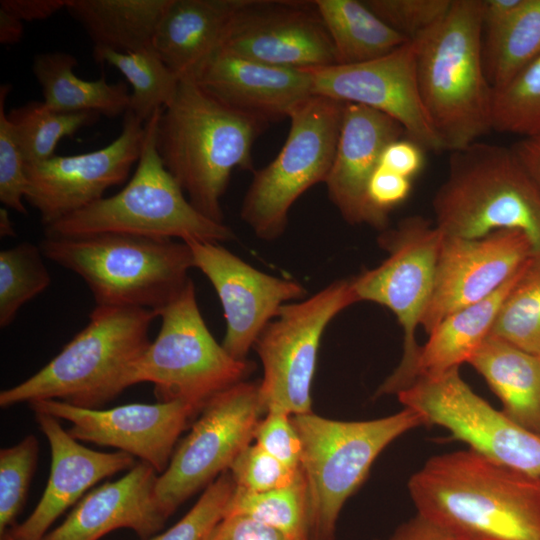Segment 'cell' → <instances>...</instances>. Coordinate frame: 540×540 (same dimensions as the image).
<instances>
[{
  "instance_id": "1",
  "label": "cell",
  "mask_w": 540,
  "mask_h": 540,
  "mask_svg": "<svg viewBox=\"0 0 540 540\" xmlns=\"http://www.w3.org/2000/svg\"><path fill=\"white\" fill-rule=\"evenodd\" d=\"M408 491L417 514L454 540H540V476L471 449L431 457Z\"/></svg>"
},
{
  "instance_id": "2",
  "label": "cell",
  "mask_w": 540,
  "mask_h": 540,
  "mask_svg": "<svg viewBox=\"0 0 540 540\" xmlns=\"http://www.w3.org/2000/svg\"><path fill=\"white\" fill-rule=\"evenodd\" d=\"M267 122L235 110L181 78L155 132L157 152L190 203L223 223L221 198L235 168L253 170V144Z\"/></svg>"
},
{
  "instance_id": "3",
  "label": "cell",
  "mask_w": 540,
  "mask_h": 540,
  "mask_svg": "<svg viewBox=\"0 0 540 540\" xmlns=\"http://www.w3.org/2000/svg\"><path fill=\"white\" fill-rule=\"evenodd\" d=\"M485 0H452L445 16L416 39L420 97L444 151H457L492 129L494 89L483 59Z\"/></svg>"
},
{
  "instance_id": "4",
  "label": "cell",
  "mask_w": 540,
  "mask_h": 540,
  "mask_svg": "<svg viewBox=\"0 0 540 540\" xmlns=\"http://www.w3.org/2000/svg\"><path fill=\"white\" fill-rule=\"evenodd\" d=\"M43 255L77 274L96 306L137 307L158 313L190 282V247L183 241L124 233L48 237Z\"/></svg>"
},
{
  "instance_id": "5",
  "label": "cell",
  "mask_w": 540,
  "mask_h": 540,
  "mask_svg": "<svg viewBox=\"0 0 540 540\" xmlns=\"http://www.w3.org/2000/svg\"><path fill=\"white\" fill-rule=\"evenodd\" d=\"M157 313L137 307L96 306L89 322L48 364L0 393V406L60 400L99 408L125 387L132 364L150 344Z\"/></svg>"
},
{
  "instance_id": "6",
  "label": "cell",
  "mask_w": 540,
  "mask_h": 540,
  "mask_svg": "<svg viewBox=\"0 0 540 540\" xmlns=\"http://www.w3.org/2000/svg\"><path fill=\"white\" fill-rule=\"evenodd\" d=\"M432 206L444 236L476 239L516 229L540 257V194L512 148L479 140L451 152Z\"/></svg>"
},
{
  "instance_id": "7",
  "label": "cell",
  "mask_w": 540,
  "mask_h": 540,
  "mask_svg": "<svg viewBox=\"0 0 540 540\" xmlns=\"http://www.w3.org/2000/svg\"><path fill=\"white\" fill-rule=\"evenodd\" d=\"M163 109H157L145 122L140 158L125 187L44 227L45 236L124 233L215 243L235 238L230 227L201 214L165 168L155 144Z\"/></svg>"
},
{
  "instance_id": "8",
  "label": "cell",
  "mask_w": 540,
  "mask_h": 540,
  "mask_svg": "<svg viewBox=\"0 0 540 540\" xmlns=\"http://www.w3.org/2000/svg\"><path fill=\"white\" fill-rule=\"evenodd\" d=\"M292 422L301 441L311 540L335 539L344 504L366 480L376 458L398 437L425 424L406 407L372 420L341 421L310 412L292 415Z\"/></svg>"
},
{
  "instance_id": "9",
  "label": "cell",
  "mask_w": 540,
  "mask_h": 540,
  "mask_svg": "<svg viewBox=\"0 0 540 540\" xmlns=\"http://www.w3.org/2000/svg\"><path fill=\"white\" fill-rule=\"evenodd\" d=\"M161 327L132 364L125 387L152 383L158 402L181 400L201 410L218 393L245 381L252 363L232 357L209 331L193 281L163 308Z\"/></svg>"
},
{
  "instance_id": "10",
  "label": "cell",
  "mask_w": 540,
  "mask_h": 540,
  "mask_svg": "<svg viewBox=\"0 0 540 540\" xmlns=\"http://www.w3.org/2000/svg\"><path fill=\"white\" fill-rule=\"evenodd\" d=\"M344 103L312 95L289 115L287 138L273 161L254 171L241 218L256 236L274 240L286 229L294 202L325 182L335 154Z\"/></svg>"
},
{
  "instance_id": "11",
  "label": "cell",
  "mask_w": 540,
  "mask_h": 540,
  "mask_svg": "<svg viewBox=\"0 0 540 540\" xmlns=\"http://www.w3.org/2000/svg\"><path fill=\"white\" fill-rule=\"evenodd\" d=\"M442 239V232L425 218H406L379 238L388 257L379 266L351 278L358 301L389 308L404 332L402 359L377 389L376 397L397 395L415 380L421 347L416 342V328L432 293Z\"/></svg>"
},
{
  "instance_id": "12",
  "label": "cell",
  "mask_w": 540,
  "mask_h": 540,
  "mask_svg": "<svg viewBox=\"0 0 540 540\" xmlns=\"http://www.w3.org/2000/svg\"><path fill=\"white\" fill-rule=\"evenodd\" d=\"M355 302L352 280H337L307 300L283 305L265 326L253 346L263 366L259 388L265 413L312 412L311 386L321 337L330 321Z\"/></svg>"
},
{
  "instance_id": "13",
  "label": "cell",
  "mask_w": 540,
  "mask_h": 540,
  "mask_svg": "<svg viewBox=\"0 0 540 540\" xmlns=\"http://www.w3.org/2000/svg\"><path fill=\"white\" fill-rule=\"evenodd\" d=\"M158 475L156 496L169 518L187 499L229 470L254 439L265 411L259 383L242 381L212 397Z\"/></svg>"
},
{
  "instance_id": "14",
  "label": "cell",
  "mask_w": 540,
  "mask_h": 540,
  "mask_svg": "<svg viewBox=\"0 0 540 540\" xmlns=\"http://www.w3.org/2000/svg\"><path fill=\"white\" fill-rule=\"evenodd\" d=\"M397 397L425 424L444 427L476 453L540 476V436L517 425L477 395L461 378L459 368L418 377Z\"/></svg>"
},
{
  "instance_id": "15",
  "label": "cell",
  "mask_w": 540,
  "mask_h": 540,
  "mask_svg": "<svg viewBox=\"0 0 540 540\" xmlns=\"http://www.w3.org/2000/svg\"><path fill=\"white\" fill-rule=\"evenodd\" d=\"M144 135L145 122L127 111L121 133L108 145L26 164L25 200L39 212L44 227L93 204L108 188L125 182L140 158Z\"/></svg>"
},
{
  "instance_id": "16",
  "label": "cell",
  "mask_w": 540,
  "mask_h": 540,
  "mask_svg": "<svg viewBox=\"0 0 540 540\" xmlns=\"http://www.w3.org/2000/svg\"><path fill=\"white\" fill-rule=\"evenodd\" d=\"M305 70L313 95L380 111L400 123L407 137L424 150L444 151L420 97L413 41L368 62Z\"/></svg>"
},
{
  "instance_id": "17",
  "label": "cell",
  "mask_w": 540,
  "mask_h": 540,
  "mask_svg": "<svg viewBox=\"0 0 540 540\" xmlns=\"http://www.w3.org/2000/svg\"><path fill=\"white\" fill-rule=\"evenodd\" d=\"M29 405L34 412L70 422L67 431L76 440L126 452L148 463L159 474L167 468L190 419L201 411L181 400L132 403L109 409L77 407L53 399Z\"/></svg>"
},
{
  "instance_id": "18",
  "label": "cell",
  "mask_w": 540,
  "mask_h": 540,
  "mask_svg": "<svg viewBox=\"0 0 540 540\" xmlns=\"http://www.w3.org/2000/svg\"><path fill=\"white\" fill-rule=\"evenodd\" d=\"M535 256L530 239L516 229L476 239L443 235L432 293L420 325L429 335L451 313L493 294Z\"/></svg>"
},
{
  "instance_id": "19",
  "label": "cell",
  "mask_w": 540,
  "mask_h": 540,
  "mask_svg": "<svg viewBox=\"0 0 540 540\" xmlns=\"http://www.w3.org/2000/svg\"><path fill=\"white\" fill-rule=\"evenodd\" d=\"M193 266L211 282L224 310L223 348L246 360L265 326L288 301L306 295L298 282L257 270L220 243L190 240Z\"/></svg>"
},
{
  "instance_id": "20",
  "label": "cell",
  "mask_w": 540,
  "mask_h": 540,
  "mask_svg": "<svg viewBox=\"0 0 540 540\" xmlns=\"http://www.w3.org/2000/svg\"><path fill=\"white\" fill-rule=\"evenodd\" d=\"M221 48L292 69L337 64L332 41L314 1L246 0Z\"/></svg>"
},
{
  "instance_id": "21",
  "label": "cell",
  "mask_w": 540,
  "mask_h": 540,
  "mask_svg": "<svg viewBox=\"0 0 540 540\" xmlns=\"http://www.w3.org/2000/svg\"><path fill=\"white\" fill-rule=\"evenodd\" d=\"M404 134L401 124L390 116L360 104L344 103L336 150L325 183L330 200L348 223L386 229L388 214L371 204L368 185L384 148Z\"/></svg>"
},
{
  "instance_id": "22",
  "label": "cell",
  "mask_w": 540,
  "mask_h": 540,
  "mask_svg": "<svg viewBox=\"0 0 540 540\" xmlns=\"http://www.w3.org/2000/svg\"><path fill=\"white\" fill-rule=\"evenodd\" d=\"M51 451V468L46 488L30 516L6 531L8 540H43L50 526L84 493L104 478L131 469L134 456L122 452H100L87 448L65 430L58 419L35 412Z\"/></svg>"
},
{
  "instance_id": "23",
  "label": "cell",
  "mask_w": 540,
  "mask_h": 540,
  "mask_svg": "<svg viewBox=\"0 0 540 540\" xmlns=\"http://www.w3.org/2000/svg\"><path fill=\"white\" fill-rule=\"evenodd\" d=\"M190 78L221 103L267 123L289 117L313 95L306 70L266 64L224 48Z\"/></svg>"
},
{
  "instance_id": "24",
  "label": "cell",
  "mask_w": 540,
  "mask_h": 540,
  "mask_svg": "<svg viewBox=\"0 0 540 540\" xmlns=\"http://www.w3.org/2000/svg\"><path fill=\"white\" fill-rule=\"evenodd\" d=\"M157 478L151 465L136 463L118 480L88 492L43 540H99L122 528L148 540L168 519L157 500Z\"/></svg>"
},
{
  "instance_id": "25",
  "label": "cell",
  "mask_w": 540,
  "mask_h": 540,
  "mask_svg": "<svg viewBox=\"0 0 540 540\" xmlns=\"http://www.w3.org/2000/svg\"><path fill=\"white\" fill-rule=\"evenodd\" d=\"M246 0H173L152 47L179 78L193 77L219 50Z\"/></svg>"
},
{
  "instance_id": "26",
  "label": "cell",
  "mask_w": 540,
  "mask_h": 540,
  "mask_svg": "<svg viewBox=\"0 0 540 540\" xmlns=\"http://www.w3.org/2000/svg\"><path fill=\"white\" fill-rule=\"evenodd\" d=\"M514 423L540 436V357L489 335L468 361Z\"/></svg>"
},
{
  "instance_id": "27",
  "label": "cell",
  "mask_w": 540,
  "mask_h": 540,
  "mask_svg": "<svg viewBox=\"0 0 540 540\" xmlns=\"http://www.w3.org/2000/svg\"><path fill=\"white\" fill-rule=\"evenodd\" d=\"M530 260L493 294L451 313L431 331L426 344L420 347L415 380L440 375L468 363L489 336L502 302Z\"/></svg>"
},
{
  "instance_id": "28",
  "label": "cell",
  "mask_w": 540,
  "mask_h": 540,
  "mask_svg": "<svg viewBox=\"0 0 540 540\" xmlns=\"http://www.w3.org/2000/svg\"><path fill=\"white\" fill-rule=\"evenodd\" d=\"M173 0H67L65 9L83 27L93 51L133 52L151 47Z\"/></svg>"
},
{
  "instance_id": "29",
  "label": "cell",
  "mask_w": 540,
  "mask_h": 540,
  "mask_svg": "<svg viewBox=\"0 0 540 540\" xmlns=\"http://www.w3.org/2000/svg\"><path fill=\"white\" fill-rule=\"evenodd\" d=\"M78 60L63 51L35 55L32 70L42 89L45 106L54 112H96L108 118L124 115L130 105V92L123 81L106 78L87 81L74 73Z\"/></svg>"
},
{
  "instance_id": "30",
  "label": "cell",
  "mask_w": 540,
  "mask_h": 540,
  "mask_svg": "<svg viewBox=\"0 0 540 540\" xmlns=\"http://www.w3.org/2000/svg\"><path fill=\"white\" fill-rule=\"evenodd\" d=\"M332 41L337 64H357L385 56L407 40L364 1L314 0Z\"/></svg>"
},
{
  "instance_id": "31",
  "label": "cell",
  "mask_w": 540,
  "mask_h": 540,
  "mask_svg": "<svg viewBox=\"0 0 540 540\" xmlns=\"http://www.w3.org/2000/svg\"><path fill=\"white\" fill-rule=\"evenodd\" d=\"M98 63L118 69L132 87L128 111L146 122L175 98L180 79L168 68L153 47L133 52L93 51Z\"/></svg>"
},
{
  "instance_id": "32",
  "label": "cell",
  "mask_w": 540,
  "mask_h": 540,
  "mask_svg": "<svg viewBox=\"0 0 540 540\" xmlns=\"http://www.w3.org/2000/svg\"><path fill=\"white\" fill-rule=\"evenodd\" d=\"M244 516L273 527L296 540H311L304 476L282 488L253 493L235 487L225 516Z\"/></svg>"
},
{
  "instance_id": "33",
  "label": "cell",
  "mask_w": 540,
  "mask_h": 540,
  "mask_svg": "<svg viewBox=\"0 0 540 540\" xmlns=\"http://www.w3.org/2000/svg\"><path fill=\"white\" fill-rule=\"evenodd\" d=\"M99 116L96 112H54L38 101L28 102L8 113L26 164L53 157L63 137L93 125Z\"/></svg>"
},
{
  "instance_id": "34",
  "label": "cell",
  "mask_w": 540,
  "mask_h": 540,
  "mask_svg": "<svg viewBox=\"0 0 540 540\" xmlns=\"http://www.w3.org/2000/svg\"><path fill=\"white\" fill-rule=\"evenodd\" d=\"M540 357V257H533L509 291L490 334Z\"/></svg>"
},
{
  "instance_id": "35",
  "label": "cell",
  "mask_w": 540,
  "mask_h": 540,
  "mask_svg": "<svg viewBox=\"0 0 540 540\" xmlns=\"http://www.w3.org/2000/svg\"><path fill=\"white\" fill-rule=\"evenodd\" d=\"M40 245L22 242L0 252V327L9 326L19 309L51 282Z\"/></svg>"
},
{
  "instance_id": "36",
  "label": "cell",
  "mask_w": 540,
  "mask_h": 540,
  "mask_svg": "<svg viewBox=\"0 0 540 540\" xmlns=\"http://www.w3.org/2000/svg\"><path fill=\"white\" fill-rule=\"evenodd\" d=\"M540 54V0H524L502 35L485 70L494 91Z\"/></svg>"
},
{
  "instance_id": "37",
  "label": "cell",
  "mask_w": 540,
  "mask_h": 540,
  "mask_svg": "<svg viewBox=\"0 0 540 540\" xmlns=\"http://www.w3.org/2000/svg\"><path fill=\"white\" fill-rule=\"evenodd\" d=\"M494 92L493 130L521 138L540 133V54Z\"/></svg>"
},
{
  "instance_id": "38",
  "label": "cell",
  "mask_w": 540,
  "mask_h": 540,
  "mask_svg": "<svg viewBox=\"0 0 540 540\" xmlns=\"http://www.w3.org/2000/svg\"><path fill=\"white\" fill-rule=\"evenodd\" d=\"M39 443L28 435L0 450V536L14 527L27 498L36 469Z\"/></svg>"
},
{
  "instance_id": "39",
  "label": "cell",
  "mask_w": 540,
  "mask_h": 540,
  "mask_svg": "<svg viewBox=\"0 0 540 540\" xmlns=\"http://www.w3.org/2000/svg\"><path fill=\"white\" fill-rule=\"evenodd\" d=\"M234 489L230 472L222 473L176 524L148 540H210L225 515Z\"/></svg>"
},
{
  "instance_id": "40",
  "label": "cell",
  "mask_w": 540,
  "mask_h": 540,
  "mask_svg": "<svg viewBox=\"0 0 540 540\" xmlns=\"http://www.w3.org/2000/svg\"><path fill=\"white\" fill-rule=\"evenodd\" d=\"M10 90L9 84L0 87V201L18 213L26 214L23 203L28 188L26 162L5 111L6 97Z\"/></svg>"
},
{
  "instance_id": "41",
  "label": "cell",
  "mask_w": 540,
  "mask_h": 540,
  "mask_svg": "<svg viewBox=\"0 0 540 540\" xmlns=\"http://www.w3.org/2000/svg\"><path fill=\"white\" fill-rule=\"evenodd\" d=\"M387 25L412 41L436 25L448 12L452 0H365Z\"/></svg>"
},
{
  "instance_id": "42",
  "label": "cell",
  "mask_w": 540,
  "mask_h": 540,
  "mask_svg": "<svg viewBox=\"0 0 540 540\" xmlns=\"http://www.w3.org/2000/svg\"><path fill=\"white\" fill-rule=\"evenodd\" d=\"M228 471L236 488L253 493L286 487L300 473V469L285 466L256 444L243 449Z\"/></svg>"
},
{
  "instance_id": "43",
  "label": "cell",
  "mask_w": 540,
  "mask_h": 540,
  "mask_svg": "<svg viewBox=\"0 0 540 540\" xmlns=\"http://www.w3.org/2000/svg\"><path fill=\"white\" fill-rule=\"evenodd\" d=\"M253 440L285 466L300 469L301 441L292 415L276 409L267 411L257 424Z\"/></svg>"
},
{
  "instance_id": "44",
  "label": "cell",
  "mask_w": 540,
  "mask_h": 540,
  "mask_svg": "<svg viewBox=\"0 0 540 540\" xmlns=\"http://www.w3.org/2000/svg\"><path fill=\"white\" fill-rule=\"evenodd\" d=\"M524 0H485L482 16L484 64L493 55L502 35Z\"/></svg>"
},
{
  "instance_id": "45",
  "label": "cell",
  "mask_w": 540,
  "mask_h": 540,
  "mask_svg": "<svg viewBox=\"0 0 540 540\" xmlns=\"http://www.w3.org/2000/svg\"><path fill=\"white\" fill-rule=\"evenodd\" d=\"M411 190V179L378 165L368 185V197L379 211H389L402 203Z\"/></svg>"
},
{
  "instance_id": "46",
  "label": "cell",
  "mask_w": 540,
  "mask_h": 540,
  "mask_svg": "<svg viewBox=\"0 0 540 540\" xmlns=\"http://www.w3.org/2000/svg\"><path fill=\"white\" fill-rule=\"evenodd\" d=\"M210 540H296L291 536L254 519L225 516L215 528Z\"/></svg>"
},
{
  "instance_id": "47",
  "label": "cell",
  "mask_w": 540,
  "mask_h": 540,
  "mask_svg": "<svg viewBox=\"0 0 540 540\" xmlns=\"http://www.w3.org/2000/svg\"><path fill=\"white\" fill-rule=\"evenodd\" d=\"M425 151L409 138L390 142L383 150L379 166L411 179L422 169Z\"/></svg>"
},
{
  "instance_id": "48",
  "label": "cell",
  "mask_w": 540,
  "mask_h": 540,
  "mask_svg": "<svg viewBox=\"0 0 540 540\" xmlns=\"http://www.w3.org/2000/svg\"><path fill=\"white\" fill-rule=\"evenodd\" d=\"M67 0H1L0 8L14 14L21 21L45 20L61 9Z\"/></svg>"
},
{
  "instance_id": "49",
  "label": "cell",
  "mask_w": 540,
  "mask_h": 540,
  "mask_svg": "<svg viewBox=\"0 0 540 540\" xmlns=\"http://www.w3.org/2000/svg\"><path fill=\"white\" fill-rule=\"evenodd\" d=\"M511 148L540 194V133L521 138Z\"/></svg>"
},
{
  "instance_id": "50",
  "label": "cell",
  "mask_w": 540,
  "mask_h": 540,
  "mask_svg": "<svg viewBox=\"0 0 540 540\" xmlns=\"http://www.w3.org/2000/svg\"><path fill=\"white\" fill-rule=\"evenodd\" d=\"M389 540H454L443 530L416 514L399 525Z\"/></svg>"
},
{
  "instance_id": "51",
  "label": "cell",
  "mask_w": 540,
  "mask_h": 540,
  "mask_svg": "<svg viewBox=\"0 0 540 540\" xmlns=\"http://www.w3.org/2000/svg\"><path fill=\"white\" fill-rule=\"evenodd\" d=\"M23 34V21L0 8V43L2 45H15L20 42Z\"/></svg>"
},
{
  "instance_id": "52",
  "label": "cell",
  "mask_w": 540,
  "mask_h": 540,
  "mask_svg": "<svg viewBox=\"0 0 540 540\" xmlns=\"http://www.w3.org/2000/svg\"><path fill=\"white\" fill-rule=\"evenodd\" d=\"M15 227L6 208L0 209V236L1 238L15 237Z\"/></svg>"
},
{
  "instance_id": "53",
  "label": "cell",
  "mask_w": 540,
  "mask_h": 540,
  "mask_svg": "<svg viewBox=\"0 0 540 540\" xmlns=\"http://www.w3.org/2000/svg\"><path fill=\"white\" fill-rule=\"evenodd\" d=\"M0 540H8V539H6V538H0Z\"/></svg>"
}]
</instances>
